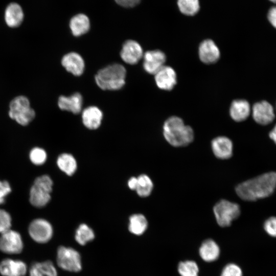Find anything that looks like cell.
Segmentation results:
<instances>
[{
  "label": "cell",
  "mask_w": 276,
  "mask_h": 276,
  "mask_svg": "<svg viewBox=\"0 0 276 276\" xmlns=\"http://www.w3.org/2000/svg\"><path fill=\"white\" fill-rule=\"evenodd\" d=\"M148 222L142 214H133L129 218L128 228L129 231L135 235H142L147 229Z\"/></svg>",
  "instance_id": "26"
},
{
  "label": "cell",
  "mask_w": 276,
  "mask_h": 276,
  "mask_svg": "<svg viewBox=\"0 0 276 276\" xmlns=\"http://www.w3.org/2000/svg\"><path fill=\"white\" fill-rule=\"evenodd\" d=\"M24 17L21 7L16 3H11L6 7L5 11V20L8 26L16 28L20 25Z\"/></svg>",
  "instance_id": "20"
},
{
  "label": "cell",
  "mask_w": 276,
  "mask_h": 276,
  "mask_svg": "<svg viewBox=\"0 0 276 276\" xmlns=\"http://www.w3.org/2000/svg\"><path fill=\"white\" fill-rule=\"evenodd\" d=\"M177 271L180 276H198L199 267L193 260H186L179 263Z\"/></svg>",
  "instance_id": "29"
},
{
  "label": "cell",
  "mask_w": 276,
  "mask_h": 276,
  "mask_svg": "<svg viewBox=\"0 0 276 276\" xmlns=\"http://www.w3.org/2000/svg\"><path fill=\"white\" fill-rule=\"evenodd\" d=\"M9 116L19 125L26 126L34 119L35 112L31 107L29 99L25 96H19L11 101Z\"/></svg>",
  "instance_id": "5"
},
{
  "label": "cell",
  "mask_w": 276,
  "mask_h": 276,
  "mask_svg": "<svg viewBox=\"0 0 276 276\" xmlns=\"http://www.w3.org/2000/svg\"><path fill=\"white\" fill-rule=\"evenodd\" d=\"M163 134L166 140L174 147H183L190 144L194 139L193 129L185 125L179 117L172 116L165 122Z\"/></svg>",
  "instance_id": "2"
},
{
  "label": "cell",
  "mask_w": 276,
  "mask_h": 276,
  "mask_svg": "<svg viewBox=\"0 0 276 276\" xmlns=\"http://www.w3.org/2000/svg\"><path fill=\"white\" fill-rule=\"evenodd\" d=\"M53 180L48 175H40L35 178L29 192L30 203L36 208L45 206L51 199Z\"/></svg>",
  "instance_id": "4"
},
{
  "label": "cell",
  "mask_w": 276,
  "mask_h": 276,
  "mask_svg": "<svg viewBox=\"0 0 276 276\" xmlns=\"http://www.w3.org/2000/svg\"><path fill=\"white\" fill-rule=\"evenodd\" d=\"M29 271L30 276H57L56 267L49 260L33 263Z\"/></svg>",
  "instance_id": "24"
},
{
  "label": "cell",
  "mask_w": 276,
  "mask_h": 276,
  "mask_svg": "<svg viewBox=\"0 0 276 276\" xmlns=\"http://www.w3.org/2000/svg\"><path fill=\"white\" fill-rule=\"evenodd\" d=\"M275 188L276 172H269L240 183L235 190L241 199L253 201L269 196Z\"/></svg>",
  "instance_id": "1"
},
{
  "label": "cell",
  "mask_w": 276,
  "mask_h": 276,
  "mask_svg": "<svg viewBox=\"0 0 276 276\" xmlns=\"http://www.w3.org/2000/svg\"><path fill=\"white\" fill-rule=\"evenodd\" d=\"M252 113L254 120L260 125H268L274 119L273 107L266 101L255 103L252 107Z\"/></svg>",
  "instance_id": "14"
},
{
  "label": "cell",
  "mask_w": 276,
  "mask_h": 276,
  "mask_svg": "<svg viewBox=\"0 0 276 276\" xmlns=\"http://www.w3.org/2000/svg\"><path fill=\"white\" fill-rule=\"evenodd\" d=\"M211 146L214 155L217 158L225 159L229 158L233 155V143L226 136H220L214 139Z\"/></svg>",
  "instance_id": "17"
},
{
  "label": "cell",
  "mask_w": 276,
  "mask_h": 276,
  "mask_svg": "<svg viewBox=\"0 0 276 276\" xmlns=\"http://www.w3.org/2000/svg\"><path fill=\"white\" fill-rule=\"evenodd\" d=\"M126 76L125 67L113 63L99 70L95 76V81L103 90H119L125 85Z\"/></svg>",
  "instance_id": "3"
},
{
  "label": "cell",
  "mask_w": 276,
  "mask_h": 276,
  "mask_svg": "<svg viewBox=\"0 0 276 276\" xmlns=\"http://www.w3.org/2000/svg\"><path fill=\"white\" fill-rule=\"evenodd\" d=\"M143 68L150 74L154 75L165 65V54L159 50L148 51L143 55Z\"/></svg>",
  "instance_id": "10"
},
{
  "label": "cell",
  "mask_w": 276,
  "mask_h": 276,
  "mask_svg": "<svg viewBox=\"0 0 276 276\" xmlns=\"http://www.w3.org/2000/svg\"><path fill=\"white\" fill-rule=\"evenodd\" d=\"M141 45L135 40H128L123 44L120 52L122 59L129 64H136L143 57Z\"/></svg>",
  "instance_id": "11"
},
{
  "label": "cell",
  "mask_w": 276,
  "mask_h": 276,
  "mask_svg": "<svg viewBox=\"0 0 276 276\" xmlns=\"http://www.w3.org/2000/svg\"><path fill=\"white\" fill-rule=\"evenodd\" d=\"M90 26L88 17L84 14L75 15L70 21V28L72 33L77 37L86 33L89 30Z\"/></svg>",
  "instance_id": "23"
},
{
  "label": "cell",
  "mask_w": 276,
  "mask_h": 276,
  "mask_svg": "<svg viewBox=\"0 0 276 276\" xmlns=\"http://www.w3.org/2000/svg\"><path fill=\"white\" fill-rule=\"evenodd\" d=\"M95 238L93 231L87 225L81 224L76 230L75 240L80 245H84Z\"/></svg>",
  "instance_id": "30"
},
{
  "label": "cell",
  "mask_w": 276,
  "mask_h": 276,
  "mask_svg": "<svg viewBox=\"0 0 276 276\" xmlns=\"http://www.w3.org/2000/svg\"><path fill=\"white\" fill-rule=\"evenodd\" d=\"M220 254L218 244L213 239L204 240L199 248V254L201 258L206 262H212L217 260Z\"/></svg>",
  "instance_id": "21"
},
{
  "label": "cell",
  "mask_w": 276,
  "mask_h": 276,
  "mask_svg": "<svg viewBox=\"0 0 276 276\" xmlns=\"http://www.w3.org/2000/svg\"><path fill=\"white\" fill-rule=\"evenodd\" d=\"M137 178L136 192L142 197L148 196L151 193L153 185L150 178L146 174H142Z\"/></svg>",
  "instance_id": "28"
},
{
  "label": "cell",
  "mask_w": 276,
  "mask_h": 276,
  "mask_svg": "<svg viewBox=\"0 0 276 276\" xmlns=\"http://www.w3.org/2000/svg\"><path fill=\"white\" fill-rule=\"evenodd\" d=\"M263 227L269 236L276 238V217L272 216L267 219L264 223Z\"/></svg>",
  "instance_id": "34"
},
{
  "label": "cell",
  "mask_w": 276,
  "mask_h": 276,
  "mask_svg": "<svg viewBox=\"0 0 276 276\" xmlns=\"http://www.w3.org/2000/svg\"><path fill=\"white\" fill-rule=\"evenodd\" d=\"M29 156L30 160L33 164L41 166L46 162L47 154L43 148L35 147L30 150Z\"/></svg>",
  "instance_id": "31"
},
{
  "label": "cell",
  "mask_w": 276,
  "mask_h": 276,
  "mask_svg": "<svg viewBox=\"0 0 276 276\" xmlns=\"http://www.w3.org/2000/svg\"><path fill=\"white\" fill-rule=\"evenodd\" d=\"M11 191V186L8 181L0 180V205L5 202L6 197Z\"/></svg>",
  "instance_id": "35"
},
{
  "label": "cell",
  "mask_w": 276,
  "mask_h": 276,
  "mask_svg": "<svg viewBox=\"0 0 276 276\" xmlns=\"http://www.w3.org/2000/svg\"><path fill=\"white\" fill-rule=\"evenodd\" d=\"M214 213L218 224L221 227H227L240 215L239 205L225 199L216 203L213 208Z\"/></svg>",
  "instance_id": "6"
},
{
  "label": "cell",
  "mask_w": 276,
  "mask_h": 276,
  "mask_svg": "<svg viewBox=\"0 0 276 276\" xmlns=\"http://www.w3.org/2000/svg\"><path fill=\"white\" fill-rule=\"evenodd\" d=\"M200 60L204 63L210 64L216 63L220 58V50L215 43L210 39L203 40L198 48Z\"/></svg>",
  "instance_id": "12"
},
{
  "label": "cell",
  "mask_w": 276,
  "mask_h": 276,
  "mask_svg": "<svg viewBox=\"0 0 276 276\" xmlns=\"http://www.w3.org/2000/svg\"><path fill=\"white\" fill-rule=\"evenodd\" d=\"M270 2L276 4V0H269Z\"/></svg>",
  "instance_id": "40"
},
{
  "label": "cell",
  "mask_w": 276,
  "mask_h": 276,
  "mask_svg": "<svg viewBox=\"0 0 276 276\" xmlns=\"http://www.w3.org/2000/svg\"><path fill=\"white\" fill-rule=\"evenodd\" d=\"M269 137L276 144V124L269 133Z\"/></svg>",
  "instance_id": "39"
},
{
  "label": "cell",
  "mask_w": 276,
  "mask_h": 276,
  "mask_svg": "<svg viewBox=\"0 0 276 276\" xmlns=\"http://www.w3.org/2000/svg\"><path fill=\"white\" fill-rule=\"evenodd\" d=\"M267 17L270 24L276 29V6H273L268 10Z\"/></svg>",
  "instance_id": "37"
},
{
  "label": "cell",
  "mask_w": 276,
  "mask_h": 276,
  "mask_svg": "<svg viewBox=\"0 0 276 276\" xmlns=\"http://www.w3.org/2000/svg\"><path fill=\"white\" fill-rule=\"evenodd\" d=\"M137 184V178L135 177H131L128 181V186L132 190H136Z\"/></svg>",
  "instance_id": "38"
},
{
  "label": "cell",
  "mask_w": 276,
  "mask_h": 276,
  "mask_svg": "<svg viewBox=\"0 0 276 276\" xmlns=\"http://www.w3.org/2000/svg\"><path fill=\"white\" fill-rule=\"evenodd\" d=\"M102 119L103 113L96 106H89L82 111V122L84 125L89 129H96L99 128Z\"/></svg>",
  "instance_id": "19"
},
{
  "label": "cell",
  "mask_w": 276,
  "mask_h": 276,
  "mask_svg": "<svg viewBox=\"0 0 276 276\" xmlns=\"http://www.w3.org/2000/svg\"><path fill=\"white\" fill-rule=\"evenodd\" d=\"M154 79L157 87L164 90L172 89L177 83L175 70L167 65H164L154 74Z\"/></svg>",
  "instance_id": "13"
},
{
  "label": "cell",
  "mask_w": 276,
  "mask_h": 276,
  "mask_svg": "<svg viewBox=\"0 0 276 276\" xmlns=\"http://www.w3.org/2000/svg\"><path fill=\"white\" fill-rule=\"evenodd\" d=\"M0 236V250L7 254H18L24 248L21 235L17 231L10 229Z\"/></svg>",
  "instance_id": "9"
},
{
  "label": "cell",
  "mask_w": 276,
  "mask_h": 276,
  "mask_svg": "<svg viewBox=\"0 0 276 276\" xmlns=\"http://www.w3.org/2000/svg\"><path fill=\"white\" fill-rule=\"evenodd\" d=\"M176 4L179 12L187 16H193L200 9L199 0H177Z\"/></svg>",
  "instance_id": "27"
},
{
  "label": "cell",
  "mask_w": 276,
  "mask_h": 276,
  "mask_svg": "<svg viewBox=\"0 0 276 276\" xmlns=\"http://www.w3.org/2000/svg\"><path fill=\"white\" fill-rule=\"evenodd\" d=\"M27 272V264L20 260L6 258L0 262V273L3 276H25Z\"/></svg>",
  "instance_id": "15"
},
{
  "label": "cell",
  "mask_w": 276,
  "mask_h": 276,
  "mask_svg": "<svg viewBox=\"0 0 276 276\" xmlns=\"http://www.w3.org/2000/svg\"><path fill=\"white\" fill-rule=\"evenodd\" d=\"M120 6L125 8L135 7L141 2V0H114Z\"/></svg>",
  "instance_id": "36"
},
{
  "label": "cell",
  "mask_w": 276,
  "mask_h": 276,
  "mask_svg": "<svg viewBox=\"0 0 276 276\" xmlns=\"http://www.w3.org/2000/svg\"><path fill=\"white\" fill-rule=\"evenodd\" d=\"M12 225V218L5 210L0 209V234L10 229Z\"/></svg>",
  "instance_id": "32"
},
{
  "label": "cell",
  "mask_w": 276,
  "mask_h": 276,
  "mask_svg": "<svg viewBox=\"0 0 276 276\" xmlns=\"http://www.w3.org/2000/svg\"><path fill=\"white\" fill-rule=\"evenodd\" d=\"M61 64L67 72L76 76L81 75L85 68L83 59L76 52L65 54L62 58Z\"/></svg>",
  "instance_id": "16"
},
{
  "label": "cell",
  "mask_w": 276,
  "mask_h": 276,
  "mask_svg": "<svg viewBox=\"0 0 276 276\" xmlns=\"http://www.w3.org/2000/svg\"><path fill=\"white\" fill-rule=\"evenodd\" d=\"M83 104L82 95L76 93L70 96H61L58 98V105L62 110L78 114L81 111Z\"/></svg>",
  "instance_id": "18"
},
{
  "label": "cell",
  "mask_w": 276,
  "mask_h": 276,
  "mask_svg": "<svg viewBox=\"0 0 276 276\" xmlns=\"http://www.w3.org/2000/svg\"><path fill=\"white\" fill-rule=\"evenodd\" d=\"M250 112L249 103L245 100H234L230 106L229 114L235 121L242 122L245 120Z\"/></svg>",
  "instance_id": "22"
},
{
  "label": "cell",
  "mask_w": 276,
  "mask_h": 276,
  "mask_svg": "<svg viewBox=\"0 0 276 276\" xmlns=\"http://www.w3.org/2000/svg\"><path fill=\"white\" fill-rule=\"evenodd\" d=\"M220 276H243V271L239 265L230 263L223 267Z\"/></svg>",
  "instance_id": "33"
},
{
  "label": "cell",
  "mask_w": 276,
  "mask_h": 276,
  "mask_svg": "<svg viewBox=\"0 0 276 276\" xmlns=\"http://www.w3.org/2000/svg\"><path fill=\"white\" fill-rule=\"evenodd\" d=\"M57 263L62 269L72 272H78L82 268L79 253L71 247L61 246L57 252Z\"/></svg>",
  "instance_id": "7"
},
{
  "label": "cell",
  "mask_w": 276,
  "mask_h": 276,
  "mask_svg": "<svg viewBox=\"0 0 276 276\" xmlns=\"http://www.w3.org/2000/svg\"><path fill=\"white\" fill-rule=\"evenodd\" d=\"M30 237L37 243H45L52 238L53 229L51 224L43 218L33 220L28 227Z\"/></svg>",
  "instance_id": "8"
},
{
  "label": "cell",
  "mask_w": 276,
  "mask_h": 276,
  "mask_svg": "<svg viewBox=\"0 0 276 276\" xmlns=\"http://www.w3.org/2000/svg\"><path fill=\"white\" fill-rule=\"evenodd\" d=\"M57 164L60 170L69 176L74 174L77 167L75 158L68 153L60 155L57 158Z\"/></svg>",
  "instance_id": "25"
}]
</instances>
